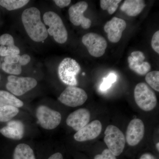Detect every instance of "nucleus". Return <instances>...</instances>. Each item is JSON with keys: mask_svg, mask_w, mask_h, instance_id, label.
<instances>
[{"mask_svg": "<svg viewBox=\"0 0 159 159\" xmlns=\"http://www.w3.org/2000/svg\"><path fill=\"white\" fill-rule=\"evenodd\" d=\"M24 28L29 37L36 42H42L48 37L47 28L42 22L39 10L31 7L23 11L21 16Z\"/></svg>", "mask_w": 159, "mask_h": 159, "instance_id": "1", "label": "nucleus"}, {"mask_svg": "<svg viewBox=\"0 0 159 159\" xmlns=\"http://www.w3.org/2000/svg\"><path fill=\"white\" fill-rule=\"evenodd\" d=\"M44 22L49 27L48 34L53 36L54 40L60 44L65 43L68 39V32L62 20L54 11L45 12L43 16Z\"/></svg>", "mask_w": 159, "mask_h": 159, "instance_id": "2", "label": "nucleus"}, {"mask_svg": "<svg viewBox=\"0 0 159 159\" xmlns=\"http://www.w3.org/2000/svg\"><path fill=\"white\" fill-rule=\"evenodd\" d=\"M134 97L136 103L142 110L151 111L157 106L156 95L145 83H139L136 86Z\"/></svg>", "mask_w": 159, "mask_h": 159, "instance_id": "3", "label": "nucleus"}, {"mask_svg": "<svg viewBox=\"0 0 159 159\" xmlns=\"http://www.w3.org/2000/svg\"><path fill=\"white\" fill-rule=\"evenodd\" d=\"M80 71V66L75 60L66 57L58 66V76L64 83L70 86H74L77 84L76 77Z\"/></svg>", "mask_w": 159, "mask_h": 159, "instance_id": "4", "label": "nucleus"}, {"mask_svg": "<svg viewBox=\"0 0 159 159\" xmlns=\"http://www.w3.org/2000/svg\"><path fill=\"white\" fill-rule=\"evenodd\" d=\"M104 141L108 149L116 156H119L125 148V135L119 129L114 125H109L105 131Z\"/></svg>", "mask_w": 159, "mask_h": 159, "instance_id": "5", "label": "nucleus"}, {"mask_svg": "<svg viewBox=\"0 0 159 159\" xmlns=\"http://www.w3.org/2000/svg\"><path fill=\"white\" fill-rule=\"evenodd\" d=\"M6 89L14 96H21L36 86L37 81L30 77H18L10 75L8 77Z\"/></svg>", "mask_w": 159, "mask_h": 159, "instance_id": "6", "label": "nucleus"}, {"mask_svg": "<svg viewBox=\"0 0 159 159\" xmlns=\"http://www.w3.org/2000/svg\"><path fill=\"white\" fill-rule=\"evenodd\" d=\"M36 116L40 125L46 129H54L61 122V114L46 106H40L38 107Z\"/></svg>", "mask_w": 159, "mask_h": 159, "instance_id": "7", "label": "nucleus"}, {"mask_svg": "<svg viewBox=\"0 0 159 159\" xmlns=\"http://www.w3.org/2000/svg\"><path fill=\"white\" fill-rule=\"evenodd\" d=\"M87 99L88 95L84 90L74 86L67 87L58 98L63 104L70 107L82 105Z\"/></svg>", "mask_w": 159, "mask_h": 159, "instance_id": "8", "label": "nucleus"}, {"mask_svg": "<svg viewBox=\"0 0 159 159\" xmlns=\"http://www.w3.org/2000/svg\"><path fill=\"white\" fill-rule=\"evenodd\" d=\"M82 42L86 47L89 54L94 57L102 56L105 53L107 43L105 39L95 33H89L84 34Z\"/></svg>", "mask_w": 159, "mask_h": 159, "instance_id": "9", "label": "nucleus"}, {"mask_svg": "<svg viewBox=\"0 0 159 159\" xmlns=\"http://www.w3.org/2000/svg\"><path fill=\"white\" fill-rule=\"evenodd\" d=\"M88 7V4L85 2H78L70 7L69 9L70 20L74 25H81L84 29H89L91 27V20L84 15V13L87 9Z\"/></svg>", "mask_w": 159, "mask_h": 159, "instance_id": "10", "label": "nucleus"}, {"mask_svg": "<svg viewBox=\"0 0 159 159\" xmlns=\"http://www.w3.org/2000/svg\"><path fill=\"white\" fill-rule=\"evenodd\" d=\"M145 133V126L141 119H134L129 124L125 139L129 145L135 146L143 139Z\"/></svg>", "mask_w": 159, "mask_h": 159, "instance_id": "11", "label": "nucleus"}, {"mask_svg": "<svg viewBox=\"0 0 159 159\" xmlns=\"http://www.w3.org/2000/svg\"><path fill=\"white\" fill-rule=\"evenodd\" d=\"M126 27L124 20L116 17L112 18L104 26V30L107 33L109 40L111 42H119L122 36V32Z\"/></svg>", "mask_w": 159, "mask_h": 159, "instance_id": "12", "label": "nucleus"}, {"mask_svg": "<svg viewBox=\"0 0 159 159\" xmlns=\"http://www.w3.org/2000/svg\"><path fill=\"white\" fill-rule=\"evenodd\" d=\"M101 122L95 120L89 123L74 134V139L77 142H83L96 139L101 133Z\"/></svg>", "mask_w": 159, "mask_h": 159, "instance_id": "13", "label": "nucleus"}, {"mask_svg": "<svg viewBox=\"0 0 159 159\" xmlns=\"http://www.w3.org/2000/svg\"><path fill=\"white\" fill-rule=\"evenodd\" d=\"M145 57L143 52L135 51L132 52L131 56L128 57L129 66V68L140 75L148 74L151 67L150 64L144 61Z\"/></svg>", "mask_w": 159, "mask_h": 159, "instance_id": "14", "label": "nucleus"}, {"mask_svg": "<svg viewBox=\"0 0 159 159\" xmlns=\"http://www.w3.org/2000/svg\"><path fill=\"white\" fill-rule=\"evenodd\" d=\"M90 113L85 108H80L69 115L66 119L67 125L78 131L88 124L90 119Z\"/></svg>", "mask_w": 159, "mask_h": 159, "instance_id": "15", "label": "nucleus"}, {"mask_svg": "<svg viewBox=\"0 0 159 159\" xmlns=\"http://www.w3.org/2000/svg\"><path fill=\"white\" fill-rule=\"evenodd\" d=\"M0 133L6 138L15 140H19L24 136L25 126L19 120H10L7 125L0 129Z\"/></svg>", "mask_w": 159, "mask_h": 159, "instance_id": "16", "label": "nucleus"}, {"mask_svg": "<svg viewBox=\"0 0 159 159\" xmlns=\"http://www.w3.org/2000/svg\"><path fill=\"white\" fill-rule=\"evenodd\" d=\"M0 45V56L6 57L20 54V49L15 45L14 39L10 34H5L1 35Z\"/></svg>", "mask_w": 159, "mask_h": 159, "instance_id": "17", "label": "nucleus"}, {"mask_svg": "<svg viewBox=\"0 0 159 159\" xmlns=\"http://www.w3.org/2000/svg\"><path fill=\"white\" fill-rule=\"evenodd\" d=\"M146 6L143 0H126L122 4L120 9L130 16H135L142 12Z\"/></svg>", "mask_w": 159, "mask_h": 159, "instance_id": "18", "label": "nucleus"}, {"mask_svg": "<svg viewBox=\"0 0 159 159\" xmlns=\"http://www.w3.org/2000/svg\"><path fill=\"white\" fill-rule=\"evenodd\" d=\"M6 106L18 108L22 107L24 103L11 93L6 91L0 90V107Z\"/></svg>", "mask_w": 159, "mask_h": 159, "instance_id": "19", "label": "nucleus"}, {"mask_svg": "<svg viewBox=\"0 0 159 159\" xmlns=\"http://www.w3.org/2000/svg\"><path fill=\"white\" fill-rule=\"evenodd\" d=\"M13 159H36L34 151L29 145L24 143L17 145L15 149Z\"/></svg>", "mask_w": 159, "mask_h": 159, "instance_id": "20", "label": "nucleus"}, {"mask_svg": "<svg viewBox=\"0 0 159 159\" xmlns=\"http://www.w3.org/2000/svg\"><path fill=\"white\" fill-rule=\"evenodd\" d=\"M19 112V110L12 106L0 107V122H8Z\"/></svg>", "mask_w": 159, "mask_h": 159, "instance_id": "21", "label": "nucleus"}, {"mask_svg": "<svg viewBox=\"0 0 159 159\" xmlns=\"http://www.w3.org/2000/svg\"><path fill=\"white\" fill-rule=\"evenodd\" d=\"M29 2V0H0V6L11 11L24 7Z\"/></svg>", "mask_w": 159, "mask_h": 159, "instance_id": "22", "label": "nucleus"}, {"mask_svg": "<svg viewBox=\"0 0 159 159\" xmlns=\"http://www.w3.org/2000/svg\"><path fill=\"white\" fill-rule=\"evenodd\" d=\"M121 2V0H101L100 7L102 10L107 11L109 14L112 15L116 11L119 4Z\"/></svg>", "mask_w": 159, "mask_h": 159, "instance_id": "23", "label": "nucleus"}, {"mask_svg": "<svg viewBox=\"0 0 159 159\" xmlns=\"http://www.w3.org/2000/svg\"><path fill=\"white\" fill-rule=\"evenodd\" d=\"M145 80L148 85L155 90L159 92V71L148 72L145 76Z\"/></svg>", "mask_w": 159, "mask_h": 159, "instance_id": "24", "label": "nucleus"}, {"mask_svg": "<svg viewBox=\"0 0 159 159\" xmlns=\"http://www.w3.org/2000/svg\"><path fill=\"white\" fill-rule=\"evenodd\" d=\"M22 66L19 63L16 64H9L3 62L1 67L4 72L7 74L18 75L21 73Z\"/></svg>", "mask_w": 159, "mask_h": 159, "instance_id": "25", "label": "nucleus"}, {"mask_svg": "<svg viewBox=\"0 0 159 159\" xmlns=\"http://www.w3.org/2000/svg\"><path fill=\"white\" fill-rule=\"evenodd\" d=\"M117 76L114 73H110L108 76L103 78V81L100 86V90L102 92H105L110 88L113 84L116 82Z\"/></svg>", "mask_w": 159, "mask_h": 159, "instance_id": "26", "label": "nucleus"}, {"mask_svg": "<svg viewBox=\"0 0 159 159\" xmlns=\"http://www.w3.org/2000/svg\"><path fill=\"white\" fill-rule=\"evenodd\" d=\"M94 159H117L116 156L108 148L104 149L101 154L96 155Z\"/></svg>", "mask_w": 159, "mask_h": 159, "instance_id": "27", "label": "nucleus"}, {"mask_svg": "<svg viewBox=\"0 0 159 159\" xmlns=\"http://www.w3.org/2000/svg\"><path fill=\"white\" fill-rule=\"evenodd\" d=\"M151 46L154 51L159 54V31L154 34L152 39Z\"/></svg>", "mask_w": 159, "mask_h": 159, "instance_id": "28", "label": "nucleus"}, {"mask_svg": "<svg viewBox=\"0 0 159 159\" xmlns=\"http://www.w3.org/2000/svg\"><path fill=\"white\" fill-rule=\"evenodd\" d=\"M20 57V55L19 54L6 56L4 58V62L9 64L18 63L19 61Z\"/></svg>", "mask_w": 159, "mask_h": 159, "instance_id": "29", "label": "nucleus"}, {"mask_svg": "<svg viewBox=\"0 0 159 159\" xmlns=\"http://www.w3.org/2000/svg\"><path fill=\"white\" fill-rule=\"evenodd\" d=\"M31 61V57L27 54H23L20 57L19 63L21 66H25L28 64Z\"/></svg>", "mask_w": 159, "mask_h": 159, "instance_id": "30", "label": "nucleus"}, {"mask_svg": "<svg viewBox=\"0 0 159 159\" xmlns=\"http://www.w3.org/2000/svg\"><path fill=\"white\" fill-rule=\"evenodd\" d=\"M56 5L60 8H63L67 7L71 3L70 0H54V1Z\"/></svg>", "mask_w": 159, "mask_h": 159, "instance_id": "31", "label": "nucleus"}, {"mask_svg": "<svg viewBox=\"0 0 159 159\" xmlns=\"http://www.w3.org/2000/svg\"><path fill=\"white\" fill-rule=\"evenodd\" d=\"M140 159H156L155 157L151 154L146 153L142 155Z\"/></svg>", "mask_w": 159, "mask_h": 159, "instance_id": "32", "label": "nucleus"}, {"mask_svg": "<svg viewBox=\"0 0 159 159\" xmlns=\"http://www.w3.org/2000/svg\"><path fill=\"white\" fill-rule=\"evenodd\" d=\"M48 159H63L62 155L60 152H57L52 155Z\"/></svg>", "mask_w": 159, "mask_h": 159, "instance_id": "33", "label": "nucleus"}, {"mask_svg": "<svg viewBox=\"0 0 159 159\" xmlns=\"http://www.w3.org/2000/svg\"><path fill=\"white\" fill-rule=\"evenodd\" d=\"M156 148H157V150L159 151V142H158V143H157V144H156Z\"/></svg>", "mask_w": 159, "mask_h": 159, "instance_id": "34", "label": "nucleus"}, {"mask_svg": "<svg viewBox=\"0 0 159 159\" xmlns=\"http://www.w3.org/2000/svg\"><path fill=\"white\" fill-rule=\"evenodd\" d=\"M82 74H83V75H85V73H83Z\"/></svg>", "mask_w": 159, "mask_h": 159, "instance_id": "35", "label": "nucleus"}, {"mask_svg": "<svg viewBox=\"0 0 159 159\" xmlns=\"http://www.w3.org/2000/svg\"><path fill=\"white\" fill-rule=\"evenodd\" d=\"M1 61H0V68H1Z\"/></svg>", "mask_w": 159, "mask_h": 159, "instance_id": "36", "label": "nucleus"}, {"mask_svg": "<svg viewBox=\"0 0 159 159\" xmlns=\"http://www.w3.org/2000/svg\"><path fill=\"white\" fill-rule=\"evenodd\" d=\"M0 79H1V77H0Z\"/></svg>", "mask_w": 159, "mask_h": 159, "instance_id": "37", "label": "nucleus"}]
</instances>
